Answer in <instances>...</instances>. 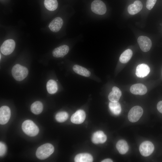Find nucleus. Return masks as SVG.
I'll return each instance as SVG.
<instances>
[{"instance_id": "obj_1", "label": "nucleus", "mask_w": 162, "mask_h": 162, "mask_svg": "<svg viewBox=\"0 0 162 162\" xmlns=\"http://www.w3.org/2000/svg\"><path fill=\"white\" fill-rule=\"evenodd\" d=\"M54 147L52 145L46 143L37 148L36 155L38 159L44 160L49 157L54 152Z\"/></svg>"}, {"instance_id": "obj_2", "label": "nucleus", "mask_w": 162, "mask_h": 162, "mask_svg": "<svg viewBox=\"0 0 162 162\" xmlns=\"http://www.w3.org/2000/svg\"><path fill=\"white\" fill-rule=\"evenodd\" d=\"M11 73L15 79L20 81L22 80L27 77L28 70L26 67L17 64L13 67Z\"/></svg>"}, {"instance_id": "obj_3", "label": "nucleus", "mask_w": 162, "mask_h": 162, "mask_svg": "<svg viewBox=\"0 0 162 162\" xmlns=\"http://www.w3.org/2000/svg\"><path fill=\"white\" fill-rule=\"evenodd\" d=\"M22 129L26 134L31 136H35L39 132L38 127L32 121L30 120H26L23 122Z\"/></svg>"}, {"instance_id": "obj_4", "label": "nucleus", "mask_w": 162, "mask_h": 162, "mask_svg": "<svg viewBox=\"0 0 162 162\" xmlns=\"http://www.w3.org/2000/svg\"><path fill=\"white\" fill-rule=\"evenodd\" d=\"M143 110L142 107L136 106L133 107L129 111L128 118L129 121L132 122L137 121L143 113Z\"/></svg>"}, {"instance_id": "obj_5", "label": "nucleus", "mask_w": 162, "mask_h": 162, "mask_svg": "<svg viewBox=\"0 0 162 162\" xmlns=\"http://www.w3.org/2000/svg\"><path fill=\"white\" fill-rule=\"evenodd\" d=\"M91 9L94 13L98 15L104 14L106 10L105 4L100 0H94L92 2Z\"/></svg>"}, {"instance_id": "obj_6", "label": "nucleus", "mask_w": 162, "mask_h": 162, "mask_svg": "<svg viewBox=\"0 0 162 162\" xmlns=\"http://www.w3.org/2000/svg\"><path fill=\"white\" fill-rule=\"evenodd\" d=\"M15 47L14 41L11 39L5 40L0 47V51L3 55L6 56L11 54L14 51Z\"/></svg>"}, {"instance_id": "obj_7", "label": "nucleus", "mask_w": 162, "mask_h": 162, "mask_svg": "<svg viewBox=\"0 0 162 162\" xmlns=\"http://www.w3.org/2000/svg\"><path fill=\"white\" fill-rule=\"evenodd\" d=\"M154 146L153 144L149 141H145L140 145L139 151L141 154L145 157L148 156L153 152Z\"/></svg>"}, {"instance_id": "obj_8", "label": "nucleus", "mask_w": 162, "mask_h": 162, "mask_svg": "<svg viewBox=\"0 0 162 162\" xmlns=\"http://www.w3.org/2000/svg\"><path fill=\"white\" fill-rule=\"evenodd\" d=\"M137 41L141 49L143 52H147L150 49L152 43L149 38L143 36H140L138 37Z\"/></svg>"}, {"instance_id": "obj_9", "label": "nucleus", "mask_w": 162, "mask_h": 162, "mask_svg": "<svg viewBox=\"0 0 162 162\" xmlns=\"http://www.w3.org/2000/svg\"><path fill=\"white\" fill-rule=\"evenodd\" d=\"M11 115L10 110L8 106H4L0 108V123L4 124L9 121Z\"/></svg>"}, {"instance_id": "obj_10", "label": "nucleus", "mask_w": 162, "mask_h": 162, "mask_svg": "<svg viewBox=\"0 0 162 162\" xmlns=\"http://www.w3.org/2000/svg\"><path fill=\"white\" fill-rule=\"evenodd\" d=\"M86 117V115L84 111L82 110H79L72 115L70 118L71 121L75 124H80L84 121Z\"/></svg>"}, {"instance_id": "obj_11", "label": "nucleus", "mask_w": 162, "mask_h": 162, "mask_svg": "<svg viewBox=\"0 0 162 162\" xmlns=\"http://www.w3.org/2000/svg\"><path fill=\"white\" fill-rule=\"evenodd\" d=\"M130 92L134 94L143 95L147 92V88L143 84L137 83L132 85L130 87Z\"/></svg>"}, {"instance_id": "obj_12", "label": "nucleus", "mask_w": 162, "mask_h": 162, "mask_svg": "<svg viewBox=\"0 0 162 162\" xmlns=\"http://www.w3.org/2000/svg\"><path fill=\"white\" fill-rule=\"evenodd\" d=\"M150 71L149 67L146 64H142L136 67V74L138 77L143 78L146 76Z\"/></svg>"}, {"instance_id": "obj_13", "label": "nucleus", "mask_w": 162, "mask_h": 162, "mask_svg": "<svg viewBox=\"0 0 162 162\" xmlns=\"http://www.w3.org/2000/svg\"><path fill=\"white\" fill-rule=\"evenodd\" d=\"M69 51L68 46L64 45L55 49L52 52V54L56 58L62 57L68 53Z\"/></svg>"}, {"instance_id": "obj_14", "label": "nucleus", "mask_w": 162, "mask_h": 162, "mask_svg": "<svg viewBox=\"0 0 162 162\" xmlns=\"http://www.w3.org/2000/svg\"><path fill=\"white\" fill-rule=\"evenodd\" d=\"M107 137L104 132L99 130L94 132L93 134L92 140L94 144L103 143L106 142Z\"/></svg>"}, {"instance_id": "obj_15", "label": "nucleus", "mask_w": 162, "mask_h": 162, "mask_svg": "<svg viewBox=\"0 0 162 162\" xmlns=\"http://www.w3.org/2000/svg\"><path fill=\"white\" fill-rule=\"evenodd\" d=\"M63 21L60 17H57L53 20L50 23L49 27L50 30L53 32H57L61 28Z\"/></svg>"}, {"instance_id": "obj_16", "label": "nucleus", "mask_w": 162, "mask_h": 162, "mask_svg": "<svg viewBox=\"0 0 162 162\" xmlns=\"http://www.w3.org/2000/svg\"><path fill=\"white\" fill-rule=\"evenodd\" d=\"M142 3L140 1L136 0L128 6V10L130 14L133 15L139 13L142 10Z\"/></svg>"}, {"instance_id": "obj_17", "label": "nucleus", "mask_w": 162, "mask_h": 162, "mask_svg": "<svg viewBox=\"0 0 162 162\" xmlns=\"http://www.w3.org/2000/svg\"><path fill=\"white\" fill-rule=\"evenodd\" d=\"M122 94L121 90L116 86L113 87L112 89V91L109 94L108 96L109 100L113 102H118Z\"/></svg>"}, {"instance_id": "obj_18", "label": "nucleus", "mask_w": 162, "mask_h": 162, "mask_svg": "<svg viewBox=\"0 0 162 162\" xmlns=\"http://www.w3.org/2000/svg\"><path fill=\"white\" fill-rule=\"evenodd\" d=\"M76 162H92L93 161L92 156L88 153H80L76 155L74 158Z\"/></svg>"}, {"instance_id": "obj_19", "label": "nucleus", "mask_w": 162, "mask_h": 162, "mask_svg": "<svg viewBox=\"0 0 162 162\" xmlns=\"http://www.w3.org/2000/svg\"><path fill=\"white\" fill-rule=\"evenodd\" d=\"M116 147L119 153L121 154H124L128 151L129 146L127 142L122 140H119L116 143Z\"/></svg>"}, {"instance_id": "obj_20", "label": "nucleus", "mask_w": 162, "mask_h": 162, "mask_svg": "<svg viewBox=\"0 0 162 162\" xmlns=\"http://www.w3.org/2000/svg\"><path fill=\"white\" fill-rule=\"evenodd\" d=\"M73 69L76 74L83 76L88 77L91 75V72L88 70L77 64L73 66Z\"/></svg>"}, {"instance_id": "obj_21", "label": "nucleus", "mask_w": 162, "mask_h": 162, "mask_svg": "<svg viewBox=\"0 0 162 162\" xmlns=\"http://www.w3.org/2000/svg\"><path fill=\"white\" fill-rule=\"evenodd\" d=\"M109 107L111 112L114 115L119 114L121 111V105L119 102L110 101L109 104Z\"/></svg>"}, {"instance_id": "obj_22", "label": "nucleus", "mask_w": 162, "mask_h": 162, "mask_svg": "<svg viewBox=\"0 0 162 162\" xmlns=\"http://www.w3.org/2000/svg\"><path fill=\"white\" fill-rule=\"evenodd\" d=\"M43 107V105L41 102L39 101H36L31 105V110L33 113L38 115L42 112Z\"/></svg>"}, {"instance_id": "obj_23", "label": "nucleus", "mask_w": 162, "mask_h": 162, "mask_svg": "<svg viewBox=\"0 0 162 162\" xmlns=\"http://www.w3.org/2000/svg\"><path fill=\"white\" fill-rule=\"evenodd\" d=\"M132 51L128 49L124 51L121 55L119 57V61L122 63H126L130 59L132 56Z\"/></svg>"}, {"instance_id": "obj_24", "label": "nucleus", "mask_w": 162, "mask_h": 162, "mask_svg": "<svg viewBox=\"0 0 162 162\" xmlns=\"http://www.w3.org/2000/svg\"><path fill=\"white\" fill-rule=\"evenodd\" d=\"M46 89L48 92L51 94L56 93L58 90L56 82L52 80H49L46 83Z\"/></svg>"}, {"instance_id": "obj_25", "label": "nucleus", "mask_w": 162, "mask_h": 162, "mask_svg": "<svg viewBox=\"0 0 162 162\" xmlns=\"http://www.w3.org/2000/svg\"><path fill=\"white\" fill-rule=\"evenodd\" d=\"M44 5L47 10L52 11L57 8L58 3L56 0H44Z\"/></svg>"}, {"instance_id": "obj_26", "label": "nucleus", "mask_w": 162, "mask_h": 162, "mask_svg": "<svg viewBox=\"0 0 162 162\" xmlns=\"http://www.w3.org/2000/svg\"><path fill=\"white\" fill-rule=\"evenodd\" d=\"M68 117L67 112L64 111H62L58 112L56 115V120L59 122H64L66 121Z\"/></svg>"}, {"instance_id": "obj_27", "label": "nucleus", "mask_w": 162, "mask_h": 162, "mask_svg": "<svg viewBox=\"0 0 162 162\" xmlns=\"http://www.w3.org/2000/svg\"><path fill=\"white\" fill-rule=\"evenodd\" d=\"M7 151V147L2 142H0V156H3L6 153Z\"/></svg>"}, {"instance_id": "obj_28", "label": "nucleus", "mask_w": 162, "mask_h": 162, "mask_svg": "<svg viewBox=\"0 0 162 162\" xmlns=\"http://www.w3.org/2000/svg\"><path fill=\"white\" fill-rule=\"evenodd\" d=\"M157 0H147L146 3V7L149 10H151L155 5Z\"/></svg>"}, {"instance_id": "obj_29", "label": "nucleus", "mask_w": 162, "mask_h": 162, "mask_svg": "<svg viewBox=\"0 0 162 162\" xmlns=\"http://www.w3.org/2000/svg\"><path fill=\"white\" fill-rule=\"evenodd\" d=\"M157 108L158 110L162 113V100L159 102L157 104Z\"/></svg>"}, {"instance_id": "obj_30", "label": "nucleus", "mask_w": 162, "mask_h": 162, "mask_svg": "<svg viewBox=\"0 0 162 162\" xmlns=\"http://www.w3.org/2000/svg\"><path fill=\"white\" fill-rule=\"evenodd\" d=\"M102 162H112V160L110 159H105L101 161Z\"/></svg>"}, {"instance_id": "obj_31", "label": "nucleus", "mask_w": 162, "mask_h": 162, "mask_svg": "<svg viewBox=\"0 0 162 162\" xmlns=\"http://www.w3.org/2000/svg\"><path fill=\"white\" fill-rule=\"evenodd\" d=\"M1 55H0V59H1Z\"/></svg>"}]
</instances>
